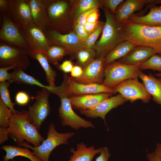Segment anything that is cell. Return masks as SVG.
Listing matches in <instances>:
<instances>
[{
	"mask_svg": "<svg viewBox=\"0 0 161 161\" xmlns=\"http://www.w3.org/2000/svg\"><path fill=\"white\" fill-rule=\"evenodd\" d=\"M11 161H17L15 160H12Z\"/></svg>",
	"mask_w": 161,
	"mask_h": 161,
	"instance_id": "52",
	"label": "cell"
},
{
	"mask_svg": "<svg viewBox=\"0 0 161 161\" xmlns=\"http://www.w3.org/2000/svg\"><path fill=\"white\" fill-rule=\"evenodd\" d=\"M31 8L32 21L45 33L48 20L46 6L43 0H27Z\"/></svg>",
	"mask_w": 161,
	"mask_h": 161,
	"instance_id": "21",
	"label": "cell"
},
{
	"mask_svg": "<svg viewBox=\"0 0 161 161\" xmlns=\"http://www.w3.org/2000/svg\"><path fill=\"white\" fill-rule=\"evenodd\" d=\"M105 22H100L97 27L84 42V48H92L99 35L102 32Z\"/></svg>",
	"mask_w": 161,
	"mask_h": 161,
	"instance_id": "35",
	"label": "cell"
},
{
	"mask_svg": "<svg viewBox=\"0 0 161 161\" xmlns=\"http://www.w3.org/2000/svg\"><path fill=\"white\" fill-rule=\"evenodd\" d=\"M15 68L13 66H9L4 67L0 68V82L5 81H10L11 78V73L8 72L10 69Z\"/></svg>",
	"mask_w": 161,
	"mask_h": 161,
	"instance_id": "39",
	"label": "cell"
},
{
	"mask_svg": "<svg viewBox=\"0 0 161 161\" xmlns=\"http://www.w3.org/2000/svg\"><path fill=\"white\" fill-rule=\"evenodd\" d=\"M47 137L38 146H32L24 141L20 145L32 150V154L42 161H49L51 153L58 146L62 145H67L69 139L75 134L74 132H68L64 133L58 132L53 123L49 124L47 132Z\"/></svg>",
	"mask_w": 161,
	"mask_h": 161,
	"instance_id": "5",
	"label": "cell"
},
{
	"mask_svg": "<svg viewBox=\"0 0 161 161\" xmlns=\"http://www.w3.org/2000/svg\"><path fill=\"white\" fill-rule=\"evenodd\" d=\"M67 91L70 97L101 93H115L113 88H109L98 84L79 83L74 80L71 77L68 82Z\"/></svg>",
	"mask_w": 161,
	"mask_h": 161,
	"instance_id": "17",
	"label": "cell"
},
{
	"mask_svg": "<svg viewBox=\"0 0 161 161\" xmlns=\"http://www.w3.org/2000/svg\"><path fill=\"white\" fill-rule=\"evenodd\" d=\"M30 98V96L27 92L20 91L16 94L15 99L18 104L20 106H24L28 103Z\"/></svg>",
	"mask_w": 161,
	"mask_h": 161,
	"instance_id": "36",
	"label": "cell"
},
{
	"mask_svg": "<svg viewBox=\"0 0 161 161\" xmlns=\"http://www.w3.org/2000/svg\"><path fill=\"white\" fill-rule=\"evenodd\" d=\"M147 157L148 161H161V160L155 152L147 154Z\"/></svg>",
	"mask_w": 161,
	"mask_h": 161,
	"instance_id": "48",
	"label": "cell"
},
{
	"mask_svg": "<svg viewBox=\"0 0 161 161\" xmlns=\"http://www.w3.org/2000/svg\"><path fill=\"white\" fill-rule=\"evenodd\" d=\"M136 45L128 41L119 44L113 49L104 58L105 66L127 55Z\"/></svg>",
	"mask_w": 161,
	"mask_h": 161,
	"instance_id": "25",
	"label": "cell"
},
{
	"mask_svg": "<svg viewBox=\"0 0 161 161\" xmlns=\"http://www.w3.org/2000/svg\"><path fill=\"white\" fill-rule=\"evenodd\" d=\"M46 6L47 18L46 31H54L63 34L65 31L69 4L64 0H43Z\"/></svg>",
	"mask_w": 161,
	"mask_h": 161,
	"instance_id": "7",
	"label": "cell"
},
{
	"mask_svg": "<svg viewBox=\"0 0 161 161\" xmlns=\"http://www.w3.org/2000/svg\"><path fill=\"white\" fill-rule=\"evenodd\" d=\"M124 1L123 0H105L102 2L105 7L108 8L114 15L118 6Z\"/></svg>",
	"mask_w": 161,
	"mask_h": 161,
	"instance_id": "38",
	"label": "cell"
},
{
	"mask_svg": "<svg viewBox=\"0 0 161 161\" xmlns=\"http://www.w3.org/2000/svg\"><path fill=\"white\" fill-rule=\"evenodd\" d=\"M21 28L31 50L38 51L44 55L53 45L44 32L32 21Z\"/></svg>",
	"mask_w": 161,
	"mask_h": 161,
	"instance_id": "12",
	"label": "cell"
},
{
	"mask_svg": "<svg viewBox=\"0 0 161 161\" xmlns=\"http://www.w3.org/2000/svg\"><path fill=\"white\" fill-rule=\"evenodd\" d=\"M113 89L115 93H119L131 103L137 100H140L145 103H148L151 98L144 84L140 82L138 78L126 80Z\"/></svg>",
	"mask_w": 161,
	"mask_h": 161,
	"instance_id": "11",
	"label": "cell"
},
{
	"mask_svg": "<svg viewBox=\"0 0 161 161\" xmlns=\"http://www.w3.org/2000/svg\"><path fill=\"white\" fill-rule=\"evenodd\" d=\"M70 77L66 74L64 75L63 81L58 86L52 87L50 91L59 96L61 105L58 109L59 115L63 126H69L78 130L80 128H94V124L80 117L73 110L67 91L68 82Z\"/></svg>",
	"mask_w": 161,
	"mask_h": 161,
	"instance_id": "3",
	"label": "cell"
},
{
	"mask_svg": "<svg viewBox=\"0 0 161 161\" xmlns=\"http://www.w3.org/2000/svg\"><path fill=\"white\" fill-rule=\"evenodd\" d=\"M100 148V155L96 158L95 161H108L111 156L108 148L106 146Z\"/></svg>",
	"mask_w": 161,
	"mask_h": 161,
	"instance_id": "41",
	"label": "cell"
},
{
	"mask_svg": "<svg viewBox=\"0 0 161 161\" xmlns=\"http://www.w3.org/2000/svg\"><path fill=\"white\" fill-rule=\"evenodd\" d=\"M10 4V0H0V11L1 14L7 13Z\"/></svg>",
	"mask_w": 161,
	"mask_h": 161,
	"instance_id": "45",
	"label": "cell"
},
{
	"mask_svg": "<svg viewBox=\"0 0 161 161\" xmlns=\"http://www.w3.org/2000/svg\"><path fill=\"white\" fill-rule=\"evenodd\" d=\"M141 70L139 65H131L115 61L105 66L104 78L102 84L113 88L127 79L138 78Z\"/></svg>",
	"mask_w": 161,
	"mask_h": 161,
	"instance_id": "6",
	"label": "cell"
},
{
	"mask_svg": "<svg viewBox=\"0 0 161 161\" xmlns=\"http://www.w3.org/2000/svg\"><path fill=\"white\" fill-rule=\"evenodd\" d=\"M7 13L12 21L20 28L32 21L31 8L27 0H10Z\"/></svg>",
	"mask_w": 161,
	"mask_h": 161,
	"instance_id": "15",
	"label": "cell"
},
{
	"mask_svg": "<svg viewBox=\"0 0 161 161\" xmlns=\"http://www.w3.org/2000/svg\"><path fill=\"white\" fill-rule=\"evenodd\" d=\"M68 53V51L63 47L53 44L49 48L44 55L49 62L54 65H57L58 61Z\"/></svg>",
	"mask_w": 161,
	"mask_h": 161,
	"instance_id": "29",
	"label": "cell"
},
{
	"mask_svg": "<svg viewBox=\"0 0 161 161\" xmlns=\"http://www.w3.org/2000/svg\"><path fill=\"white\" fill-rule=\"evenodd\" d=\"M154 152L161 160V143L157 144Z\"/></svg>",
	"mask_w": 161,
	"mask_h": 161,
	"instance_id": "49",
	"label": "cell"
},
{
	"mask_svg": "<svg viewBox=\"0 0 161 161\" xmlns=\"http://www.w3.org/2000/svg\"><path fill=\"white\" fill-rule=\"evenodd\" d=\"M83 72V69L80 66H74L71 72V77L73 78H78L81 76Z\"/></svg>",
	"mask_w": 161,
	"mask_h": 161,
	"instance_id": "43",
	"label": "cell"
},
{
	"mask_svg": "<svg viewBox=\"0 0 161 161\" xmlns=\"http://www.w3.org/2000/svg\"><path fill=\"white\" fill-rule=\"evenodd\" d=\"M2 24L0 31V41L19 47L28 52L31 49L20 27L10 19L7 13L1 14Z\"/></svg>",
	"mask_w": 161,
	"mask_h": 161,
	"instance_id": "10",
	"label": "cell"
},
{
	"mask_svg": "<svg viewBox=\"0 0 161 161\" xmlns=\"http://www.w3.org/2000/svg\"><path fill=\"white\" fill-rule=\"evenodd\" d=\"M156 54V51L151 48L144 46H137L119 61L125 64L140 65Z\"/></svg>",
	"mask_w": 161,
	"mask_h": 161,
	"instance_id": "20",
	"label": "cell"
},
{
	"mask_svg": "<svg viewBox=\"0 0 161 161\" xmlns=\"http://www.w3.org/2000/svg\"><path fill=\"white\" fill-rule=\"evenodd\" d=\"M97 10H98V7H95L91 8L82 13L77 19L78 24L84 26L86 22V19L89 15L92 12Z\"/></svg>",
	"mask_w": 161,
	"mask_h": 161,
	"instance_id": "40",
	"label": "cell"
},
{
	"mask_svg": "<svg viewBox=\"0 0 161 161\" xmlns=\"http://www.w3.org/2000/svg\"><path fill=\"white\" fill-rule=\"evenodd\" d=\"M100 5V1L95 0H81L79 1L77 6L75 12V18L83 12L91 8L98 7Z\"/></svg>",
	"mask_w": 161,
	"mask_h": 161,
	"instance_id": "34",
	"label": "cell"
},
{
	"mask_svg": "<svg viewBox=\"0 0 161 161\" xmlns=\"http://www.w3.org/2000/svg\"><path fill=\"white\" fill-rule=\"evenodd\" d=\"M28 52L29 56L37 60L41 66L45 73L46 80L49 86H55V80L56 73L50 66L45 56L38 51L31 50Z\"/></svg>",
	"mask_w": 161,
	"mask_h": 161,
	"instance_id": "27",
	"label": "cell"
},
{
	"mask_svg": "<svg viewBox=\"0 0 161 161\" xmlns=\"http://www.w3.org/2000/svg\"><path fill=\"white\" fill-rule=\"evenodd\" d=\"M10 135L7 128L0 127V144L1 145L7 140Z\"/></svg>",
	"mask_w": 161,
	"mask_h": 161,
	"instance_id": "44",
	"label": "cell"
},
{
	"mask_svg": "<svg viewBox=\"0 0 161 161\" xmlns=\"http://www.w3.org/2000/svg\"><path fill=\"white\" fill-rule=\"evenodd\" d=\"M140 70L151 69L161 72V56L157 54L152 55L139 65Z\"/></svg>",
	"mask_w": 161,
	"mask_h": 161,
	"instance_id": "32",
	"label": "cell"
},
{
	"mask_svg": "<svg viewBox=\"0 0 161 161\" xmlns=\"http://www.w3.org/2000/svg\"><path fill=\"white\" fill-rule=\"evenodd\" d=\"M28 52L0 41V66H13L25 70L30 62Z\"/></svg>",
	"mask_w": 161,
	"mask_h": 161,
	"instance_id": "8",
	"label": "cell"
},
{
	"mask_svg": "<svg viewBox=\"0 0 161 161\" xmlns=\"http://www.w3.org/2000/svg\"><path fill=\"white\" fill-rule=\"evenodd\" d=\"M74 66L72 61L70 60H66L59 65V69L64 73L66 74L71 72Z\"/></svg>",
	"mask_w": 161,
	"mask_h": 161,
	"instance_id": "42",
	"label": "cell"
},
{
	"mask_svg": "<svg viewBox=\"0 0 161 161\" xmlns=\"http://www.w3.org/2000/svg\"><path fill=\"white\" fill-rule=\"evenodd\" d=\"M154 75L158 77H161V72L156 74Z\"/></svg>",
	"mask_w": 161,
	"mask_h": 161,
	"instance_id": "51",
	"label": "cell"
},
{
	"mask_svg": "<svg viewBox=\"0 0 161 161\" xmlns=\"http://www.w3.org/2000/svg\"><path fill=\"white\" fill-rule=\"evenodd\" d=\"M103 11L106 21L101 37L92 48L97 58H105L116 46L126 41L123 24L108 8L105 7Z\"/></svg>",
	"mask_w": 161,
	"mask_h": 161,
	"instance_id": "2",
	"label": "cell"
},
{
	"mask_svg": "<svg viewBox=\"0 0 161 161\" xmlns=\"http://www.w3.org/2000/svg\"><path fill=\"white\" fill-rule=\"evenodd\" d=\"M148 0H127L117 7L114 16L116 19L123 24L128 20L134 13L143 8Z\"/></svg>",
	"mask_w": 161,
	"mask_h": 161,
	"instance_id": "19",
	"label": "cell"
},
{
	"mask_svg": "<svg viewBox=\"0 0 161 161\" xmlns=\"http://www.w3.org/2000/svg\"><path fill=\"white\" fill-rule=\"evenodd\" d=\"M1 148L4 150L6 154L3 157L4 161L12 160L17 156H22L27 158L31 161H42L37 157L33 155L28 148L21 147L11 145H4Z\"/></svg>",
	"mask_w": 161,
	"mask_h": 161,
	"instance_id": "26",
	"label": "cell"
},
{
	"mask_svg": "<svg viewBox=\"0 0 161 161\" xmlns=\"http://www.w3.org/2000/svg\"><path fill=\"white\" fill-rule=\"evenodd\" d=\"M7 129L10 137L19 146L26 140L33 146L37 147L45 140L28 120L27 111L23 109L12 114Z\"/></svg>",
	"mask_w": 161,
	"mask_h": 161,
	"instance_id": "4",
	"label": "cell"
},
{
	"mask_svg": "<svg viewBox=\"0 0 161 161\" xmlns=\"http://www.w3.org/2000/svg\"><path fill=\"white\" fill-rule=\"evenodd\" d=\"M45 34L53 45L63 47L69 53H75L84 48V43L72 32L64 34L56 31L47 30Z\"/></svg>",
	"mask_w": 161,
	"mask_h": 161,
	"instance_id": "13",
	"label": "cell"
},
{
	"mask_svg": "<svg viewBox=\"0 0 161 161\" xmlns=\"http://www.w3.org/2000/svg\"><path fill=\"white\" fill-rule=\"evenodd\" d=\"M99 16L98 10L94 11L89 15L86 19V22L91 23L96 22L98 21Z\"/></svg>",
	"mask_w": 161,
	"mask_h": 161,
	"instance_id": "47",
	"label": "cell"
},
{
	"mask_svg": "<svg viewBox=\"0 0 161 161\" xmlns=\"http://www.w3.org/2000/svg\"><path fill=\"white\" fill-rule=\"evenodd\" d=\"M100 151V148H96L94 146L87 147L83 142L77 143L76 149L70 148L72 155L68 161H92L95 156Z\"/></svg>",
	"mask_w": 161,
	"mask_h": 161,
	"instance_id": "24",
	"label": "cell"
},
{
	"mask_svg": "<svg viewBox=\"0 0 161 161\" xmlns=\"http://www.w3.org/2000/svg\"><path fill=\"white\" fill-rule=\"evenodd\" d=\"M77 61L83 69L95 59L96 52L92 48H84L75 53Z\"/></svg>",
	"mask_w": 161,
	"mask_h": 161,
	"instance_id": "30",
	"label": "cell"
},
{
	"mask_svg": "<svg viewBox=\"0 0 161 161\" xmlns=\"http://www.w3.org/2000/svg\"><path fill=\"white\" fill-rule=\"evenodd\" d=\"M125 40L136 46L153 49L161 54V26H151L127 20L123 24Z\"/></svg>",
	"mask_w": 161,
	"mask_h": 161,
	"instance_id": "1",
	"label": "cell"
},
{
	"mask_svg": "<svg viewBox=\"0 0 161 161\" xmlns=\"http://www.w3.org/2000/svg\"><path fill=\"white\" fill-rule=\"evenodd\" d=\"M75 33L78 37L84 43L91 34L86 32L83 26L80 25L78 24L75 26Z\"/></svg>",
	"mask_w": 161,
	"mask_h": 161,
	"instance_id": "37",
	"label": "cell"
},
{
	"mask_svg": "<svg viewBox=\"0 0 161 161\" xmlns=\"http://www.w3.org/2000/svg\"><path fill=\"white\" fill-rule=\"evenodd\" d=\"M50 91L42 88L37 91L35 97V102L29 106L27 115L29 121L39 131L43 122L49 114L50 107L49 101Z\"/></svg>",
	"mask_w": 161,
	"mask_h": 161,
	"instance_id": "9",
	"label": "cell"
},
{
	"mask_svg": "<svg viewBox=\"0 0 161 161\" xmlns=\"http://www.w3.org/2000/svg\"><path fill=\"white\" fill-rule=\"evenodd\" d=\"M112 94L106 92L71 96L70 100L72 108L80 111L95 107Z\"/></svg>",
	"mask_w": 161,
	"mask_h": 161,
	"instance_id": "18",
	"label": "cell"
},
{
	"mask_svg": "<svg viewBox=\"0 0 161 161\" xmlns=\"http://www.w3.org/2000/svg\"><path fill=\"white\" fill-rule=\"evenodd\" d=\"M149 4L151 5H154L157 4H161V0H150Z\"/></svg>",
	"mask_w": 161,
	"mask_h": 161,
	"instance_id": "50",
	"label": "cell"
},
{
	"mask_svg": "<svg viewBox=\"0 0 161 161\" xmlns=\"http://www.w3.org/2000/svg\"><path fill=\"white\" fill-rule=\"evenodd\" d=\"M104 58L101 57L95 59L83 69V73L80 77L72 78L77 82L82 84H102L104 78Z\"/></svg>",
	"mask_w": 161,
	"mask_h": 161,
	"instance_id": "14",
	"label": "cell"
},
{
	"mask_svg": "<svg viewBox=\"0 0 161 161\" xmlns=\"http://www.w3.org/2000/svg\"><path fill=\"white\" fill-rule=\"evenodd\" d=\"M99 23L98 21L92 23L86 22L84 27L86 32L91 34L96 29Z\"/></svg>",
	"mask_w": 161,
	"mask_h": 161,
	"instance_id": "46",
	"label": "cell"
},
{
	"mask_svg": "<svg viewBox=\"0 0 161 161\" xmlns=\"http://www.w3.org/2000/svg\"><path fill=\"white\" fill-rule=\"evenodd\" d=\"M159 55L161 56V55Z\"/></svg>",
	"mask_w": 161,
	"mask_h": 161,
	"instance_id": "53",
	"label": "cell"
},
{
	"mask_svg": "<svg viewBox=\"0 0 161 161\" xmlns=\"http://www.w3.org/2000/svg\"><path fill=\"white\" fill-rule=\"evenodd\" d=\"M153 100L161 106V77L157 78L151 73L147 75L140 71L139 75Z\"/></svg>",
	"mask_w": 161,
	"mask_h": 161,
	"instance_id": "23",
	"label": "cell"
},
{
	"mask_svg": "<svg viewBox=\"0 0 161 161\" xmlns=\"http://www.w3.org/2000/svg\"><path fill=\"white\" fill-rule=\"evenodd\" d=\"M12 114L0 97V127L8 128Z\"/></svg>",
	"mask_w": 161,
	"mask_h": 161,
	"instance_id": "33",
	"label": "cell"
},
{
	"mask_svg": "<svg viewBox=\"0 0 161 161\" xmlns=\"http://www.w3.org/2000/svg\"><path fill=\"white\" fill-rule=\"evenodd\" d=\"M10 82L5 81L0 82V97L6 106L10 109L13 114H15L17 111L14 108L15 103L11 100L8 89Z\"/></svg>",
	"mask_w": 161,
	"mask_h": 161,
	"instance_id": "31",
	"label": "cell"
},
{
	"mask_svg": "<svg viewBox=\"0 0 161 161\" xmlns=\"http://www.w3.org/2000/svg\"><path fill=\"white\" fill-rule=\"evenodd\" d=\"M128 100L120 94L110 97L99 103L95 107L80 111L82 114L92 118L100 117L103 120L105 123L106 115L111 110L117 107Z\"/></svg>",
	"mask_w": 161,
	"mask_h": 161,
	"instance_id": "16",
	"label": "cell"
},
{
	"mask_svg": "<svg viewBox=\"0 0 161 161\" xmlns=\"http://www.w3.org/2000/svg\"><path fill=\"white\" fill-rule=\"evenodd\" d=\"M149 12L145 15L134 14L129 21L151 26H161V6L155 5L149 7Z\"/></svg>",
	"mask_w": 161,
	"mask_h": 161,
	"instance_id": "22",
	"label": "cell"
},
{
	"mask_svg": "<svg viewBox=\"0 0 161 161\" xmlns=\"http://www.w3.org/2000/svg\"><path fill=\"white\" fill-rule=\"evenodd\" d=\"M10 73L11 78L9 81L10 83L14 82L18 84L36 85L49 90L51 89L52 86L43 84L33 77L27 74L21 68H15Z\"/></svg>",
	"mask_w": 161,
	"mask_h": 161,
	"instance_id": "28",
	"label": "cell"
}]
</instances>
